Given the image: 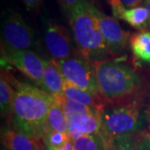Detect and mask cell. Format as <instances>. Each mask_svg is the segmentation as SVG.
I'll return each instance as SVG.
<instances>
[{"mask_svg":"<svg viewBox=\"0 0 150 150\" xmlns=\"http://www.w3.org/2000/svg\"><path fill=\"white\" fill-rule=\"evenodd\" d=\"M15 86L12 121L13 129L41 139L47 130L48 111L54 98L40 88L13 80Z\"/></svg>","mask_w":150,"mask_h":150,"instance_id":"cell-1","label":"cell"},{"mask_svg":"<svg viewBox=\"0 0 150 150\" xmlns=\"http://www.w3.org/2000/svg\"><path fill=\"white\" fill-rule=\"evenodd\" d=\"M92 64L100 95L107 105L143 100L144 81L138 72L112 59Z\"/></svg>","mask_w":150,"mask_h":150,"instance_id":"cell-2","label":"cell"},{"mask_svg":"<svg viewBox=\"0 0 150 150\" xmlns=\"http://www.w3.org/2000/svg\"><path fill=\"white\" fill-rule=\"evenodd\" d=\"M94 8L86 0L68 12L77 49L91 64L113 58L99 28Z\"/></svg>","mask_w":150,"mask_h":150,"instance_id":"cell-3","label":"cell"},{"mask_svg":"<svg viewBox=\"0 0 150 150\" xmlns=\"http://www.w3.org/2000/svg\"><path fill=\"white\" fill-rule=\"evenodd\" d=\"M142 100L122 104H108L102 112L100 134L107 143L136 133L139 126Z\"/></svg>","mask_w":150,"mask_h":150,"instance_id":"cell-4","label":"cell"},{"mask_svg":"<svg viewBox=\"0 0 150 150\" xmlns=\"http://www.w3.org/2000/svg\"><path fill=\"white\" fill-rule=\"evenodd\" d=\"M35 45L32 28L15 11L8 10L2 23V47L12 50H31Z\"/></svg>","mask_w":150,"mask_h":150,"instance_id":"cell-5","label":"cell"},{"mask_svg":"<svg viewBox=\"0 0 150 150\" xmlns=\"http://www.w3.org/2000/svg\"><path fill=\"white\" fill-rule=\"evenodd\" d=\"M57 64L65 80L86 91L100 95L93 67L87 59L82 56L70 57Z\"/></svg>","mask_w":150,"mask_h":150,"instance_id":"cell-6","label":"cell"},{"mask_svg":"<svg viewBox=\"0 0 150 150\" xmlns=\"http://www.w3.org/2000/svg\"><path fill=\"white\" fill-rule=\"evenodd\" d=\"M1 50L4 58L9 64L19 70L43 89L45 63L43 59L32 50L18 51L4 47H2Z\"/></svg>","mask_w":150,"mask_h":150,"instance_id":"cell-7","label":"cell"},{"mask_svg":"<svg viewBox=\"0 0 150 150\" xmlns=\"http://www.w3.org/2000/svg\"><path fill=\"white\" fill-rule=\"evenodd\" d=\"M44 43L48 54L56 62L72 57V40L69 29L49 19L45 23Z\"/></svg>","mask_w":150,"mask_h":150,"instance_id":"cell-8","label":"cell"},{"mask_svg":"<svg viewBox=\"0 0 150 150\" xmlns=\"http://www.w3.org/2000/svg\"><path fill=\"white\" fill-rule=\"evenodd\" d=\"M99 28L112 57L122 55L129 44L130 34L124 31L113 17L106 15L98 8H94Z\"/></svg>","mask_w":150,"mask_h":150,"instance_id":"cell-9","label":"cell"},{"mask_svg":"<svg viewBox=\"0 0 150 150\" xmlns=\"http://www.w3.org/2000/svg\"><path fill=\"white\" fill-rule=\"evenodd\" d=\"M68 135L72 141L83 135L99 134L102 126V112L93 110L82 113L68 122Z\"/></svg>","mask_w":150,"mask_h":150,"instance_id":"cell-10","label":"cell"},{"mask_svg":"<svg viewBox=\"0 0 150 150\" xmlns=\"http://www.w3.org/2000/svg\"><path fill=\"white\" fill-rule=\"evenodd\" d=\"M63 96L69 100L82 103L85 106L102 112L107 105L102 96L82 89L70 83L68 81H65Z\"/></svg>","mask_w":150,"mask_h":150,"instance_id":"cell-11","label":"cell"},{"mask_svg":"<svg viewBox=\"0 0 150 150\" xmlns=\"http://www.w3.org/2000/svg\"><path fill=\"white\" fill-rule=\"evenodd\" d=\"M45 71L43 77V90L48 92L54 98L63 95L65 79L54 59L44 60Z\"/></svg>","mask_w":150,"mask_h":150,"instance_id":"cell-12","label":"cell"},{"mask_svg":"<svg viewBox=\"0 0 150 150\" xmlns=\"http://www.w3.org/2000/svg\"><path fill=\"white\" fill-rule=\"evenodd\" d=\"M2 143L8 150H40V139L15 129H7L2 134Z\"/></svg>","mask_w":150,"mask_h":150,"instance_id":"cell-13","label":"cell"},{"mask_svg":"<svg viewBox=\"0 0 150 150\" xmlns=\"http://www.w3.org/2000/svg\"><path fill=\"white\" fill-rule=\"evenodd\" d=\"M129 46L136 59L150 64V31L143 29L133 33L129 38Z\"/></svg>","mask_w":150,"mask_h":150,"instance_id":"cell-14","label":"cell"},{"mask_svg":"<svg viewBox=\"0 0 150 150\" xmlns=\"http://www.w3.org/2000/svg\"><path fill=\"white\" fill-rule=\"evenodd\" d=\"M14 98V89L8 81L5 72L2 70L0 79V103H1V114L2 117L7 120H12L13 107Z\"/></svg>","mask_w":150,"mask_h":150,"instance_id":"cell-15","label":"cell"},{"mask_svg":"<svg viewBox=\"0 0 150 150\" xmlns=\"http://www.w3.org/2000/svg\"><path fill=\"white\" fill-rule=\"evenodd\" d=\"M118 19L127 22L131 27L143 30L149 25V15L145 7L138 6L133 8H125Z\"/></svg>","mask_w":150,"mask_h":150,"instance_id":"cell-16","label":"cell"},{"mask_svg":"<svg viewBox=\"0 0 150 150\" xmlns=\"http://www.w3.org/2000/svg\"><path fill=\"white\" fill-rule=\"evenodd\" d=\"M68 121L63 108L55 98L48 111L47 118V130L68 134ZM46 130V131H47Z\"/></svg>","mask_w":150,"mask_h":150,"instance_id":"cell-17","label":"cell"},{"mask_svg":"<svg viewBox=\"0 0 150 150\" xmlns=\"http://www.w3.org/2000/svg\"><path fill=\"white\" fill-rule=\"evenodd\" d=\"M108 144L100 133L83 135L73 141L74 150H106Z\"/></svg>","mask_w":150,"mask_h":150,"instance_id":"cell-18","label":"cell"},{"mask_svg":"<svg viewBox=\"0 0 150 150\" xmlns=\"http://www.w3.org/2000/svg\"><path fill=\"white\" fill-rule=\"evenodd\" d=\"M54 98L60 103L68 122L69 121L71 118H73L75 116L79 115V114L86 113V112H89L95 110V109L88 107V106H85V105H83L82 103L69 100V99L66 98L63 95L58 97V98ZM96 111H98V110H96Z\"/></svg>","mask_w":150,"mask_h":150,"instance_id":"cell-19","label":"cell"},{"mask_svg":"<svg viewBox=\"0 0 150 150\" xmlns=\"http://www.w3.org/2000/svg\"><path fill=\"white\" fill-rule=\"evenodd\" d=\"M42 140L50 149L58 150L71 139L67 134L47 130L42 138Z\"/></svg>","mask_w":150,"mask_h":150,"instance_id":"cell-20","label":"cell"},{"mask_svg":"<svg viewBox=\"0 0 150 150\" xmlns=\"http://www.w3.org/2000/svg\"><path fill=\"white\" fill-rule=\"evenodd\" d=\"M139 132L120 138L113 142L116 150H138Z\"/></svg>","mask_w":150,"mask_h":150,"instance_id":"cell-21","label":"cell"},{"mask_svg":"<svg viewBox=\"0 0 150 150\" xmlns=\"http://www.w3.org/2000/svg\"><path fill=\"white\" fill-rule=\"evenodd\" d=\"M107 3L111 8L113 18L118 19L122 12L126 8L125 6L123 4L122 1L121 0H107Z\"/></svg>","mask_w":150,"mask_h":150,"instance_id":"cell-22","label":"cell"},{"mask_svg":"<svg viewBox=\"0 0 150 150\" xmlns=\"http://www.w3.org/2000/svg\"><path fill=\"white\" fill-rule=\"evenodd\" d=\"M138 150H150V134L143 131L139 132Z\"/></svg>","mask_w":150,"mask_h":150,"instance_id":"cell-23","label":"cell"},{"mask_svg":"<svg viewBox=\"0 0 150 150\" xmlns=\"http://www.w3.org/2000/svg\"><path fill=\"white\" fill-rule=\"evenodd\" d=\"M84 1L86 0H59L62 7L68 12H69L73 8H74L75 7L83 4Z\"/></svg>","mask_w":150,"mask_h":150,"instance_id":"cell-24","label":"cell"},{"mask_svg":"<svg viewBox=\"0 0 150 150\" xmlns=\"http://www.w3.org/2000/svg\"><path fill=\"white\" fill-rule=\"evenodd\" d=\"M24 5L28 11H37L42 4V0H23Z\"/></svg>","mask_w":150,"mask_h":150,"instance_id":"cell-25","label":"cell"},{"mask_svg":"<svg viewBox=\"0 0 150 150\" xmlns=\"http://www.w3.org/2000/svg\"><path fill=\"white\" fill-rule=\"evenodd\" d=\"M123 4L125 6V8H136L140 4L144 1V0H121Z\"/></svg>","mask_w":150,"mask_h":150,"instance_id":"cell-26","label":"cell"},{"mask_svg":"<svg viewBox=\"0 0 150 150\" xmlns=\"http://www.w3.org/2000/svg\"><path fill=\"white\" fill-rule=\"evenodd\" d=\"M58 150H74V144H73V141L72 140H69L62 148H60Z\"/></svg>","mask_w":150,"mask_h":150,"instance_id":"cell-27","label":"cell"},{"mask_svg":"<svg viewBox=\"0 0 150 150\" xmlns=\"http://www.w3.org/2000/svg\"><path fill=\"white\" fill-rule=\"evenodd\" d=\"M144 7L149 12V26L150 27V0H144Z\"/></svg>","mask_w":150,"mask_h":150,"instance_id":"cell-28","label":"cell"},{"mask_svg":"<svg viewBox=\"0 0 150 150\" xmlns=\"http://www.w3.org/2000/svg\"><path fill=\"white\" fill-rule=\"evenodd\" d=\"M40 150H52V149H50L48 146L43 143V141L42 140V139H40Z\"/></svg>","mask_w":150,"mask_h":150,"instance_id":"cell-29","label":"cell"},{"mask_svg":"<svg viewBox=\"0 0 150 150\" xmlns=\"http://www.w3.org/2000/svg\"><path fill=\"white\" fill-rule=\"evenodd\" d=\"M106 150H116L115 149V146H114L113 142H112V143H108V144Z\"/></svg>","mask_w":150,"mask_h":150,"instance_id":"cell-30","label":"cell"},{"mask_svg":"<svg viewBox=\"0 0 150 150\" xmlns=\"http://www.w3.org/2000/svg\"><path fill=\"white\" fill-rule=\"evenodd\" d=\"M146 113H147V116H148L149 119H150V100L149 102V104H148V107H147Z\"/></svg>","mask_w":150,"mask_h":150,"instance_id":"cell-31","label":"cell"},{"mask_svg":"<svg viewBox=\"0 0 150 150\" xmlns=\"http://www.w3.org/2000/svg\"><path fill=\"white\" fill-rule=\"evenodd\" d=\"M149 129L150 131V119H149Z\"/></svg>","mask_w":150,"mask_h":150,"instance_id":"cell-32","label":"cell"}]
</instances>
